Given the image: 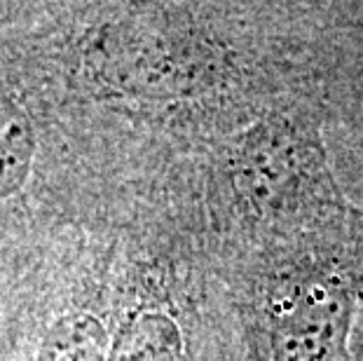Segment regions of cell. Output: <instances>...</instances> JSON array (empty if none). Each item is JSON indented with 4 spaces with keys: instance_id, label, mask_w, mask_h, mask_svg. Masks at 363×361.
I'll list each match as a JSON object with an SVG mask.
<instances>
[{
    "instance_id": "1",
    "label": "cell",
    "mask_w": 363,
    "mask_h": 361,
    "mask_svg": "<svg viewBox=\"0 0 363 361\" xmlns=\"http://www.w3.org/2000/svg\"><path fill=\"white\" fill-rule=\"evenodd\" d=\"M328 118L326 91H316L188 160L216 256L298 233L354 202L330 155Z\"/></svg>"
},
{
    "instance_id": "2",
    "label": "cell",
    "mask_w": 363,
    "mask_h": 361,
    "mask_svg": "<svg viewBox=\"0 0 363 361\" xmlns=\"http://www.w3.org/2000/svg\"><path fill=\"white\" fill-rule=\"evenodd\" d=\"M251 361H354L363 312V206L216 256Z\"/></svg>"
},
{
    "instance_id": "3",
    "label": "cell",
    "mask_w": 363,
    "mask_h": 361,
    "mask_svg": "<svg viewBox=\"0 0 363 361\" xmlns=\"http://www.w3.org/2000/svg\"><path fill=\"white\" fill-rule=\"evenodd\" d=\"M328 148L354 202L363 206V3H323Z\"/></svg>"
},
{
    "instance_id": "4",
    "label": "cell",
    "mask_w": 363,
    "mask_h": 361,
    "mask_svg": "<svg viewBox=\"0 0 363 361\" xmlns=\"http://www.w3.org/2000/svg\"><path fill=\"white\" fill-rule=\"evenodd\" d=\"M33 150L35 139L28 118L0 99V197L14 193L26 181Z\"/></svg>"
},
{
    "instance_id": "5",
    "label": "cell",
    "mask_w": 363,
    "mask_h": 361,
    "mask_svg": "<svg viewBox=\"0 0 363 361\" xmlns=\"http://www.w3.org/2000/svg\"><path fill=\"white\" fill-rule=\"evenodd\" d=\"M354 361H363V312L357 326V335H354Z\"/></svg>"
}]
</instances>
